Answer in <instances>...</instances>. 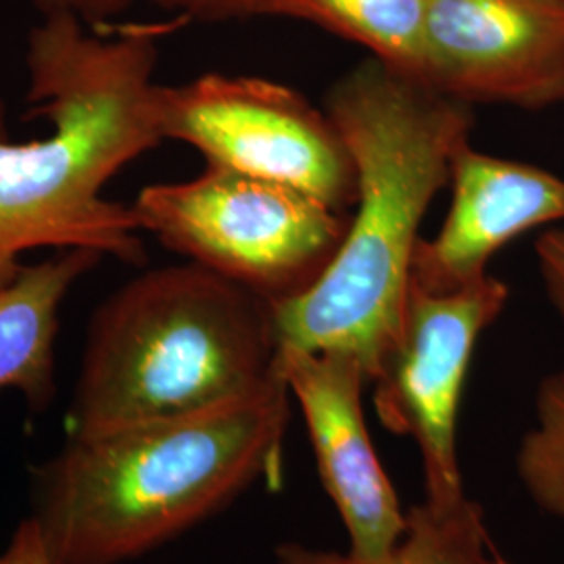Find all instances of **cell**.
Wrapping results in <instances>:
<instances>
[{"label":"cell","instance_id":"1","mask_svg":"<svg viewBox=\"0 0 564 564\" xmlns=\"http://www.w3.org/2000/svg\"><path fill=\"white\" fill-rule=\"evenodd\" d=\"M163 28L128 25L101 36L67 13L41 15L25 42L28 118L39 141H0V284L36 249H90L144 260L132 205L105 184L163 141L155 111Z\"/></svg>","mask_w":564,"mask_h":564},{"label":"cell","instance_id":"2","mask_svg":"<svg viewBox=\"0 0 564 564\" xmlns=\"http://www.w3.org/2000/svg\"><path fill=\"white\" fill-rule=\"evenodd\" d=\"M356 163L358 195L335 260L303 295L270 303L279 349L339 351L372 381L402 326L421 224L470 141L473 105L383 61H362L326 95Z\"/></svg>","mask_w":564,"mask_h":564},{"label":"cell","instance_id":"3","mask_svg":"<svg viewBox=\"0 0 564 564\" xmlns=\"http://www.w3.org/2000/svg\"><path fill=\"white\" fill-rule=\"evenodd\" d=\"M291 391L199 414L67 435L32 468L30 505L53 564H123L220 514L262 479L281 481Z\"/></svg>","mask_w":564,"mask_h":564},{"label":"cell","instance_id":"4","mask_svg":"<svg viewBox=\"0 0 564 564\" xmlns=\"http://www.w3.org/2000/svg\"><path fill=\"white\" fill-rule=\"evenodd\" d=\"M272 307L199 263L149 270L95 310L67 435L199 414L279 379Z\"/></svg>","mask_w":564,"mask_h":564},{"label":"cell","instance_id":"5","mask_svg":"<svg viewBox=\"0 0 564 564\" xmlns=\"http://www.w3.org/2000/svg\"><path fill=\"white\" fill-rule=\"evenodd\" d=\"M132 209L165 249L270 303L318 281L349 226V214L300 188L209 162L195 178L144 186Z\"/></svg>","mask_w":564,"mask_h":564},{"label":"cell","instance_id":"6","mask_svg":"<svg viewBox=\"0 0 564 564\" xmlns=\"http://www.w3.org/2000/svg\"><path fill=\"white\" fill-rule=\"evenodd\" d=\"M163 141L195 147L205 162L281 182L349 214L356 163L337 126L297 90L253 76L205 74L158 86Z\"/></svg>","mask_w":564,"mask_h":564},{"label":"cell","instance_id":"7","mask_svg":"<svg viewBox=\"0 0 564 564\" xmlns=\"http://www.w3.org/2000/svg\"><path fill=\"white\" fill-rule=\"evenodd\" d=\"M508 297V284L491 274L449 293L410 279L398 339L370 381L381 424L419 447L424 502L435 510L468 498L458 458L460 400L475 347Z\"/></svg>","mask_w":564,"mask_h":564},{"label":"cell","instance_id":"8","mask_svg":"<svg viewBox=\"0 0 564 564\" xmlns=\"http://www.w3.org/2000/svg\"><path fill=\"white\" fill-rule=\"evenodd\" d=\"M423 82L468 105H561L564 0H423Z\"/></svg>","mask_w":564,"mask_h":564},{"label":"cell","instance_id":"9","mask_svg":"<svg viewBox=\"0 0 564 564\" xmlns=\"http://www.w3.org/2000/svg\"><path fill=\"white\" fill-rule=\"evenodd\" d=\"M276 375L302 408L321 484L347 529V552L383 556L400 542L405 512L366 426L362 364L339 351L281 347Z\"/></svg>","mask_w":564,"mask_h":564},{"label":"cell","instance_id":"10","mask_svg":"<svg viewBox=\"0 0 564 564\" xmlns=\"http://www.w3.org/2000/svg\"><path fill=\"white\" fill-rule=\"evenodd\" d=\"M452 203L442 230L421 239L412 282L449 293L481 281L491 258L524 232L564 223V178L463 142L449 163Z\"/></svg>","mask_w":564,"mask_h":564},{"label":"cell","instance_id":"11","mask_svg":"<svg viewBox=\"0 0 564 564\" xmlns=\"http://www.w3.org/2000/svg\"><path fill=\"white\" fill-rule=\"evenodd\" d=\"M101 260L90 249H65L51 260L23 263L0 284V391H20L32 414H42L57 395L61 303Z\"/></svg>","mask_w":564,"mask_h":564},{"label":"cell","instance_id":"12","mask_svg":"<svg viewBox=\"0 0 564 564\" xmlns=\"http://www.w3.org/2000/svg\"><path fill=\"white\" fill-rule=\"evenodd\" d=\"M289 18L362 44L423 80V0H223L216 21Z\"/></svg>","mask_w":564,"mask_h":564},{"label":"cell","instance_id":"13","mask_svg":"<svg viewBox=\"0 0 564 564\" xmlns=\"http://www.w3.org/2000/svg\"><path fill=\"white\" fill-rule=\"evenodd\" d=\"M276 564H506L489 545L484 508L466 498L452 510H435L423 502L405 512L400 542L379 558H356L284 542L274 550Z\"/></svg>","mask_w":564,"mask_h":564},{"label":"cell","instance_id":"14","mask_svg":"<svg viewBox=\"0 0 564 564\" xmlns=\"http://www.w3.org/2000/svg\"><path fill=\"white\" fill-rule=\"evenodd\" d=\"M517 473L533 505L564 521V372L538 387L535 426L521 440Z\"/></svg>","mask_w":564,"mask_h":564},{"label":"cell","instance_id":"15","mask_svg":"<svg viewBox=\"0 0 564 564\" xmlns=\"http://www.w3.org/2000/svg\"><path fill=\"white\" fill-rule=\"evenodd\" d=\"M41 15L67 13L84 23H101L123 13L134 0H32ZM182 21L214 23L223 0H151Z\"/></svg>","mask_w":564,"mask_h":564},{"label":"cell","instance_id":"16","mask_svg":"<svg viewBox=\"0 0 564 564\" xmlns=\"http://www.w3.org/2000/svg\"><path fill=\"white\" fill-rule=\"evenodd\" d=\"M535 256L547 295L564 321V226L545 230L535 242Z\"/></svg>","mask_w":564,"mask_h":564},{"label":"cell","instance_id":"17","mask_svg":"<svg viewBox=\"0 0 564 564\" xmlns=\"http://www.w3.org/2000/svg\"><path fill=\"white\" fill-rule=\"evenodd\" d=\"M0 564H53L32 519H23L9 544L0 550Z\"/></svg>","mask_w":564,"mask_h":564},{"label":"cell","instance_id":"18","mask_svg":"<svg viewBox=\"0 0 564 564\" xmlns=\"http://www.w3.org/2000/svg\"><path fill=\"white\" fill-rule=\"evenodd\" d=\"M9 139V121H7V107L4 101L0 99V141Z\"/></svg>","mask_w":564,"mask_h":564}]
</instances>
